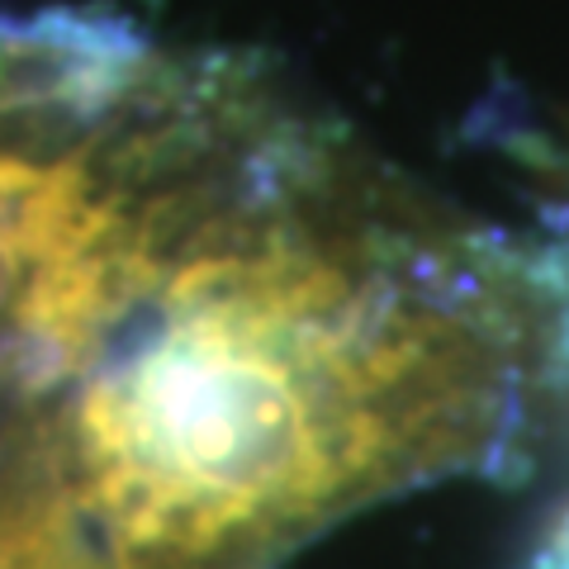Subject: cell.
<instances>
[{
	"label": "cell",
	"mask_w": 569,
	"mask_h": 569,
	"mask_svg": "<svg viewBox=\"0 0 569 569\" xmlns=\"http://www.w3.org/2000/svg\"><path fill=\"white\" fill-rule=\"evenodd\" d=\"M556 351V284L266 148L77 376L0 408L129 569H271L493 470Z\"/></svg>",
	"instance_id": "1"
},
{
	"label": "cell",
	"mask_w": 569,
	"mask_h": 569,
	"mask_svg": "<svg viewBox=\"0 0 569 569\" xmlns=\"http://www.w3.org/2000/svg\"><path fill=\"white\" fill-rule=\"evenodd\" d=\"M0 569H129L81 518L14 413H0Z\"/></svg>",
	"instance_id": "2"
},
{
	"label": "cell",
	"mask_w": 569,
	"mask_h": 569,
	"mask_svg": "<svg viewBox=\"0 0 569 569\" xmlns=\"http://www.w3.org/2000/svg\"><path fill=\"white\" fill-rule=\"evenodd\" d=\"M556 295H560V351L569 366V280H556Z\"/></svg>",
	"instance_id": "3"
},
{
	"label": "cell",
	"mask_w": 569,
	"mask_h": 569,
	"mask_svg": "<svg viewBox=\"0 0 569 569\" xmlns=\"http://www.w3.org/2000/svg\"><path fill=\"white\" fill-rule=\"evenodd\" d=\"M10 29L14 20H0V62H6V48H10Z\"/></svg>",
	"instance_id": "4"
}]
</instances>
